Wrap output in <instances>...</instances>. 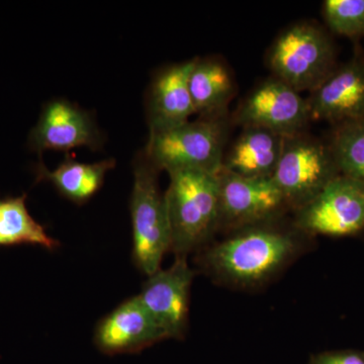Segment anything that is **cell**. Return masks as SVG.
I'll return each mask as SVG.
<instances>
[{
  "mask_svg": "<svg viewBox=\"0 0 364 364\" xmlns=\"http://www.w3.org/2000/svg\"><path fill=\"white\" fill-rule=\"evenodd\" d=\"M299 248L298 237L291 232L256 225L208 248L198 257V265L218 282L258 287L282 272Z\"/></svg>",
  "mask_w": 364,
  "mask_h": 364,
  "instance_id": "6da1fadb",
  "label": "cell"
},
{
  "mask_svg": "<svg viewBox=\"0 0 364 364\" xmlns=\"http://www.w3.org/2000/svg\"><path fill=\"white\" fill-rule=\"evenodd\" d=\"M168 174L165 200L171 226L170 251L186 257L203 248L219 230V179L218 174L203 170H176Z\"/></svg>",
  "mask_w": 364,
  "mask_h": 364,
  "instance_id": "7a4b0ae2",
  "label": "cell"
},
{
  "mask_svg": "<svg viewBox=\"0 0 364 364\" xmlns=\"http://www.w3.org/2000/svg\"><path fill=\"white\" fill-rule=\"evenodd\" d=\"M225 117H198L174 128L150 134L145 154L158 170L221 171L226 143Z\"/></svg>",
  "mask_w": 364,
  "mask_h": 364,
  "instance_id": "3957f363",
  "label": "cell"
},
{
  "mask_svg": "<svg viewBox=\"0 0 364 364\" xmlns=\"http://www.w3.org/2000/svg\"><path fill=\"white\" fill-rule=\"evenodd\" d=\"M157 173L145 154L136 158L130 200L133 260L147 277L160 269L172 242L166 200L158 188Z\"/></svg>",
  "mask_w": 364,
  "mask_h": 364,
  "instance_id": "277c9868",
  "label": "cell"
},
{
  "mask_svg": "<svg viewBox=\"0 0 364 364\" xmlns=\"http://www.w3.org/2000/svg\"><path fill=\"white\" fill-rule=\"evenodd\" d=\"M334 48L322 30L311 23L289 26L268 53V66L275 78L299 91L318 87L334 69Z\"/></svg>",
  "mask_w": 364,
  "mask_h": 364,
  "instance_id": "5b68a950",
  "label": "cell"
},
{
  "mask_svg": "<svg viewBox=\"0 0 364 364\" xmlns=\"http://www.w3.org/2000/svg\"><path fill=\"white\" fill-rule=\"evenodd\" d=\"M340 174L329 146L303 132L287 136L272 178L289 208L296 210L311 202Z\"/></svg>",
  "mask_w": 364,
  "mask_h": 364,
  "instance_id": "8992f818",
  "label": "cell"
},
{
  "mask_svg": "<svg viewBox=\"0 0 364 364\" xmlns=\"http://www.w3.org/2000/svg\"><path fill=\"white\" fill-rule=\"evenodd\" d=\"M299 232L329 237L354 236L364 230V186L340 174L311 202L296 210Z\"/></svg>",
  "mask_w": 364,
  "mask_h": 364,
  "instance_id": "52a82bcc",
  "label": "cell"
},
{
  "mask_svg": "<svg viewBox=\"0 0 364 364\" xmlns=\"http://www.w3.org/2000/svg\"><path fill=\"white\" fill-rule=\"evenodd\" d=\"M219 229L241 230L267 224L289 208L272 178H248L221 170Z\"/></svg>",
  "mask_w": 364,
  "mask_h": 364,
  "instance_id": "ba28073f",
  "label": "cell"
},
{
  "mask_svg": "<svg viewBox=\"0 0 364 364\" xmlns=\"http://www.w3.org/2000/svg\"><path fill=\"white\" fill-rule=\"evenodd\" d=\"M234 119L243 128L258 127L284 136L303 133L312 121L308 100L275 77L254 88Z\"/></svg>",
  "mask_w": 364,
  "mask_h": 364,
  "instance_id": "9c48e42d",
  "label": "cell"
},
{
  "mask_svg": "<svg viewBox=\"0 0 364 364\" xmlns=\"http://www.w3.org/2000/svg\"><path fill=\"white\" fill-rule=\"evenodd\" d=\"M193 277L195 272L189 267L186 256H176L171 267L160 268L148 277L138 294L167 339H181L186 335Z\"/></svg>",
  "mask_w": 364,
  "mask_h": 364,
  "instance_id": "30bf717a",
  "label": "cell"
},
{
  "mask_svg": "<svg viewBox=\"0 0 364 364\" xmlns=\"http://www.w3.org/2000/svg\"><path fill=\"white\" fill-rule=\"evenodd\" d=\"M102 143V133L90 112L64 98L45 105L28 140L30 149L38 153L68 152L78 147L95 151Z\"/></svg>",
  "mask_w": 364,
  "mask_h": 364,
  "instance_id": "8fae6325",
  "label": "cell"
},
{
  "mask_svg": "<svg viewBox=\"0 0 364 364\" xmlns=\"http://www.w3.org/2000/svg\"><path fill=\"white\" fill-rule=\"evenodd\" d=\"M167 339L138 296L126 299L95 328V346L107 355L140 352Z\"/></svg>",
  "mask_w": 364,
  "mask_h": 364,
  "instance_id": "7c38bea8",
  "label": "cell"
},
{
  "mask_svg": "<svg viewBox=\"0 0 364 364\" xmlns=\"http://www.w3.org/2000/svg\"><path fill=\"white\" fill-rule=\"evenodd\" d=\"M312 121L335 124L364 119V62L335 69L308 98Z\"/></svg>",
  "mask_w": 364,
  "mask_h": 364,
  "instance_id": "4fadbf2b",
  "label": "cell"
},
{
  "mask_svg": "<svg viewBox=\"0 0 364 364\" xmlns=\"http://www.w3.org/2000/svg\"><path fill=\"white\" fill-rule=\"evenodd\" d=\"M196 58L167 66L153 78L147 97L150 134L186 123L196 114L189 92V74Z\"/></svg>",
  "mask_w": 364,
  "mask_h": 364,
  "instance_id": "5bb4252c",
  "label": "cell"
},
{
  "mask_svg": "<svg viewBox=\"0 0 364 364\" xmlns=\"http://www.w3.org/2000/svg\"><path fill=\"white\" fill-rule=\"evenodd\" d=\"M287 136L258 127H245L229 151L221 170L248 178H272Z\"/></svg>",
  "mask_w": 364,
  "mask_h": 364,
  "instance_id": "9a60e30c",
  "label": "cell"
},
{
  "mask_svg": "<svg viewBox=\"0 0 364 364\" xmlns=\"http://www.w3.org/2000/svg\"><path fill=\"white\" fill-rule=\"evenodd\" d=\"M188 87L196 114L200 117H224L235 95L233 76L218 59L196 58Z\"/></svg>",
  "mask_w": 364,
  "mask_h": 364,
  "instance_id": "2e32d148",
  "label": "cell"
},
{
  "mask_svg": "<svg viewBox=\"0 0 364 364\" xmlns=\"http://www.w3.org/2000/svg\"><path fill=\"white\" fill-rule=\"evenodd\" d=\"M116 166L114 159L97 163H82L67 156L55 170L39 164L36 169L37 181L51 183L66 200L82 205L93 198L104 186L105 176Z\"/></svg>",
  "mask_w": 364,
  "mask_h": 364,
  "instance_id": "e0dca14e",
  "label": "cell"
},
{
  "mask_svg": "<svg viewBox=\"0 0 364 364\" xmlns=\"http://www.w3.org/2000/svg\"><path fill=\"white\" fill-rule=\"evenodd\" d=\"M26 196L0 200V246L28 244L56 250L60 243L36 221L26 205Z\"/></svg>",
  "mask_w": 364,
  "mask_h": 364,
  "instance_id": "ac0fdd59",
  "label": "cell"
},
{
  "mask_svg": "<svg viewBox=\"0 0 364 364\" xmlns=\"http://www.w3.org/2000/svg\"><path fill=\"white\" fill-rule=\"evenodd\" d=\"M328 144L340 173L364 186V119L337 124Z\"/></svg>",
  "mask_w": 364,
  "mask_h": 364,
  "instance_id": "d6986e66",
  "label": "cell"
},
{
  "mask_svg": "<svg viewBox=\"0 0 364 364\" xmlns=\"http://www.w3.org/2000/svg\"><path fill=\"white\" fill-rule=\"evenodd\" d=\"M323 16L337 35L347 38L364 35V0H326Z\"/></svg>",
  "mask_w": 364,
  "mask_h": 364,
  "instance_id": "ffe728a7",
  "label": "cell"
},
{
  "mask_svg": "<svg viewBox=\"0 0 364 364\" xmlns=\"http://www.w3.org/2000/svg\"><path fill=\"white\" fill-rule=\"evenodd\" d=\"M308 364H364V351H326L315 354Z\"/></svg>",
  "mask_w": 364,
  "mask_h": 364,
  "instance_id": "44dd1931",
  "label": "cell"
}]
</instances>
